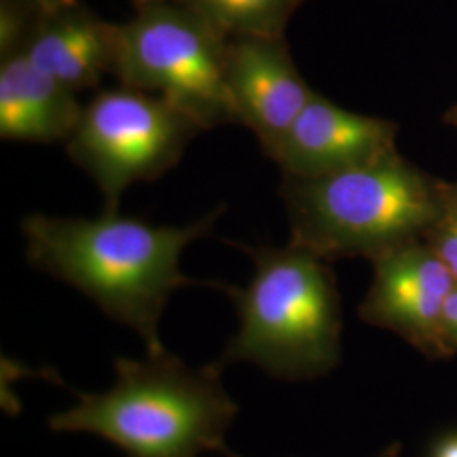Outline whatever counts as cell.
<instances>
[{"mask_svg":"<svg viewBox=\"0 0 457 457\" xmlns=\"http://www.w3.org/2000/svg\"><path fill=\"white\" fill-rule=\"evenodd\" d=\"M226 207L188 226H154L143 219L104 212L96 219L31 213L22 219L26 258L90 298L112 320L129 327L160 353V322L170 296L200 285L180 270L187 245L207 237Z\"/></svg>","mask_w":457,"mask_h":457,"instance_id":"cell-1","label":"cell"},{"mask_svg":"<svg viewBox=\"0 0 457 457\" xmlns=\"http://www.w3.org/2000/svg\"><path fill=\"white\" fill-rule=\"evenodd\" d=\"M114 385L77 393L79 402L51 415L53 432H83L119 447L126 457H200L224 453L239 407L212 362L192 368L168 353L117 358Z\"/></svg>","mask_w":457,"mask_h":457,"instance_id":"cell-2","label":"cell"},{"mask_svg":"<svg viewBox=\"0 0 457 457\" xmlns=\"http://www.w3.org/2000/svg\"><path fill=\"white\" fill-rule=\"evenodd\" d=\"M254 264L245 287L219 285L232 300L239 328L213 361L249 362L278 379L307 381L341 361V296L328 262L295 245H239Z\"/></svg>","mask_w":457,"mask_h":457,"instance_id":"cell-3","label":"cell"},{"mask_svg":"<svg viewBox=\"0 0 457 457\" xmlns=\"http://www.w3.org/2000/svg\"><path fill=\"white\" fill-rule=\"evenodd\" d=\"M447 181L410 163L398 149L324 177L283 175L290 241L332 262L376 258L422 241Z\"/></svg>","mask_w":457,"mask_h":457,"instance_id":"cell-4","label":"cell"},{"mask_svg":"<svg viewBox=\"0 0 457 457\" xmlns=\"http://www.w3.org/2000/svg\"><path fill=\"white\" fill-rule=\"evenodd\" d=\"M228 39L180 2L156 0L115 26L112 75L160 96L202 131L237 124L226 83Z\"/></svg>","mask_w":457,"mask_h":457,"instance_id":"cell-5","label":"cell"},{"mask_svg":"<svg viewBox=\"0 0 457 457\" xmlns=\"http://www.w3.org/2000/svg\"><path fill=\"white\" fill-rule=\"evenodd\" d=\"M200 131L163 97L119 85L98 90L83 105L65 146L70 160L97 183L104 212H119L122 194L163 177Z\"/></svg>","mask_w":457,"mask_h":457,"instance_id":"cell-6","label":"cell"},{"mask_svg":"<svg viewBox=\"0 0 457 457\" xmlns=\"http://www.w3.org/2000/svg\"><path fill=\"white\" fill-rule=\"evenodd\" d=\"M373 262V279L361 302V320L395 332L427 358L444 360V303L457 281L430 245L415 241Z\"/></svg>","mask_w":457,"mask_h":457,"instance_id":"cell-7","label":"cell"},{"mask_svg":"<svg viewBox=\"0 0 457 457\" xmlns=\"http://www.w3.org/2000/svg\"><path fill=\"white\" fill-rule=\"evenodd\" d=\"M226 83L237 124L256 134L268 158L315 92L283 37L228 39Z\"/></svg>","mask_w":457,"mask_h":457,"instance_id":"cell-8","label":"cell"},{"mask_svg":"<svg viewBox=\"0 0 457 457\" xmlns=\"http://www.w3.org/2000/svg\"><path fill=\"white\" fill-rule=\"evenodd\" d=\"M396 136L393 120L351 112L313 92L271 160L283 175L324 177L396 151Z\"/></svg>","mask_w":457,"mask_h":457,"instance_id":"cell-9","label":"cell"},{"mask_svg":"<svg viewBox=\"0 0 457 457\" xmlns=\"http://www.w3.org/2000/svg\"><path fill=\"white\" fill-rule=\"evenodd\" d=\"M22 51L39 70L77 94L97 87L105 73H112L115 26L73 4L39 14Z\"/></svg>","mask_w":457,"mask_h":457,"instance_id":"cell-10","label":"cell"},{"mask_svg":"<svg viewBox=\"0 0 457 457\" xmlns=\"http://www.w3.org/2000/svg\"><path fill=\"white\" fill-rule=\"evenodd\" d=\"M83 105L77 94L34 65L24 51L0 63V137L4 141L66 143Z\"/></svg>","mask_w":457,"mask_h":457,"instance_id":"cell-11","label":"cell"},{"mask_svg":"<svg viewBox=\"0 0 457 457\" xmlns=\"http://www.w3.org/2000/svg\"><path fill=\"white\" fill-rule=\"evenodd\" d=\"M226 39L283 37L300 0H177Z\"/></svg>","mask_w":457,"mask_h":457,"instance_id":"cell-12","label":"cell"},{"mask_svg":"<svg viewBox=\"0 0 457 457\" xmlns=\"http://www.w3.org/2000/svg\"><path fill=\"white\" fill-rule=\"evenodd\" d=\"M424 241L445 262L457 281V181H447L441 209Z\"/></svg>","mask_w":457,"mask_h":457,"instance_id":"cell-13","label":"cell"},{"mask_svg":"<svg viewBox=\"0 0 457 457\" xmlns=\"http://www.w3.org/2000/svg\"><path fill=\"white\" fill-rule=\"evenodd\" d=\"M39 12L22 0H0V58L26 48Z\"/></svg>","mask_w":457,"mask_h":457,"instance_id":"cell-14","label":"cell"},{"mask_svg":"<svg viewBox=\"0 0 457 457\" xmlns=\"http://www.w3.org/2000/svg\"><path fill=\"white\" fill-rule=\"evenodd\" d=\"M441 336L445 356L449 358L457 354V285L444 303Z\"/></svg>","mask_w":457,"mask_h":457,"instance_id":"cell-15","label":"cell"},{"mask_svg":"<svg viewBox=\"0 0 457 457\" xmlns=\"http://www.w3.org/2000/svg\"><path fill=\"white\" fill-rule=\"evenodd\" d=\"M22 2L31 5L39 14H49V12L70 7L73 4H79V0H22Z\"/></svg>","mask_w":457,"mask_h":457,"instance_id":"cell-16","label":"cell"},{"mask_svg":"<svg viewBox=\"0 0 457 457\" xmlns=\"http://www.w3.org/2000/svg\"><path fill=\"white\" fill-rule=\"evenodd\" d=\"M432 457H457V434L442 437L432 449Z\"/></svg>","mask_w":457,"mask_h":457,"instance_id":"cell-17","label":"cell"},{"mask_svg":"<svg viewBox=\"0 0 457 457\" xmlns=\"http://www.w3.org/2000/svg\"><path fill=\"white\" fill-rule=\"evenodd\" d=\"M400 453H402V444H400V442H393V444H390L388 447H385V449L375 457H398L400 456ZM222 454H226L228 457H243L239 456V454H236V453H232L228 447L224 449Z\"/></svg>","mask_w":457,"mask_h":457,"instance_id":"cell-18","label":"cell"},{"mask_svg":"<svg viewBox=\"0 0 457 457\" xmlns=\"http://www.w3.org/2000/svg\"><path fill=\"white\" fill-rule=\"evenodd\" d=\"M442 122L447 124V126H453L457 128V104H454L453 107H449L444 115H442Z\"/></svg>","mask_w":457,"mask_h":457,"instance_id":"cell-19","label":"cell"},{"mask_svg":"<svg viewBox=\"0 0 457 457\" xmlns=\"http://www.w3.org/2000/svg\"><path fill=\"white\" fill-rule=\"evenodd\" d=\"M151 2H156V0H132V4L137 7V9H141V7H145L147 4H151Z\"/></svg>","mask_w":457,"mask_h":457,"instance_id":"cell-20","label":"cell"},{"mask_svg":"<svg viewBox=\"0 0 457 457\" xmlns=\"http://www.w3.org/2000/svg\"><path fill=\"white\" fill-rule=\"evenodd\" d=\"M171 2H177V0H171Z\"/></svg>","mask_w":457,"mask_h":457,"instance_id":"cell-21","label":"cell"}]
</instances>
